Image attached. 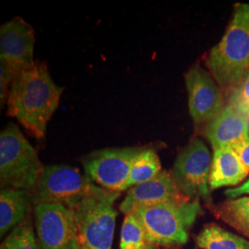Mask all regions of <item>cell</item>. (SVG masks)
Instances as JSON below:
<instances>
[{"instance_id":"7a4b0ae2","label":"cell","mask_w":249,"mask_h":249,"mask_svg":"<svg viewBox=\"0 0 249 249\" xmlns=\"http://www.w3.org/2000/svg\"><path fill=\"white\" fill-rule=\"evenodd\" d=\"M206 64L223 89H232L249 70V5L235 6L233 18Z\"/></svg>"},{"instance_id":"8fae6325","label":"cell","mask_w":249,"mask_h":249,"mask_svg":"<svg viewBox=\"0 0 249 249\" xmlns=\"http://www.w3.org/2000/svg\"><path fill=\"white\" fill-rule=\"evenodd\" d=\"M189 114L196 124L210 123L224 108L223 94L212 77L199 66L186 75Z\"/></svg>"},{"instance_id":"ffe728a7","label":"cell","mask_w":249,"mask_h":249,"mask_svg":"<svg viewBox=\"0 0 249 249\" xmlns=\"http://www.w3.org/2000/svg\"><path fill=\"white\" fill-rule=\"evenodd\" d=\"M31 220L18 225L1 244V249H39Z\"/></svg>"},{"instance_id":"ba28073f","label":"cell","mask_w":249,"mask_h":249,"mask_svg":"<svg viewBox=\"0 0 249 249\" xmlns=\"http://www.w3.org/2000/svg\"><path fill=\"white\" fill-rule=\"evenodd\" d=\"M212 163L209 149L198 139L193 140L179 152L174 164L173 177L179 188L190 199L201 196L210 202L209 180Z\"/></svg>"},{"instance_id":"d4e9b609","label":"cell","mask_w":249,"mask_h":249,"mask_svg":"<svg viewBox=\"0 0 249 249\" xmlns=\"http://www.w3.org/2000/svg\"></svg>"},{"instance_id":"52a82bcc","label":"cell","mask_w":249,"mask_h":249,"mask_svg":"<svg viewBox=\"0 0 249 249\" xmlns=\"http://www.w3.org/2000/svg\"><path fill=\"white\" fill-rule=\"evenodd\" d=\"M147 147L107 148L90 152L82 160L85 175L99 187L121 192L134 162Z\"/></svg>"},{"instance_id":"603a6c76","label":"cell","mask_w":249,"mask_h":249,"mask_svg":"<svg viewBox=\"0 0 249 249\" xmlns=\"http://www.w3.org/2000/svg\"><path fill=\"white\" fill-rule=\"evenodd\" d=\"M225 195L231 199L236 198L243 195H249V179L246 183L241 185L240 187L227 189L225 191Z\"/></svg>"},{"instance_id":"2e32d148","label":"cell","mask_w":249,"mask_h":249,"mask_svg":"<svg viewBox=\"0 0 249 249\" xmlns=\"http://www.w3.org/2000/svg\"><path fill=\"white\" fill-rule=\"evenodd\" d=\"M196 245L202 249H249V241L213 223L200 231L196 237Z\"/></svg>"},{"instance_id":"30bf717a","label":"cell","mask_w":249,"mask_h":249,"mask_svg":"<svg viewBox=\"0 0 249 249\" xmlns=\"http://www.w3.org/2000/svg\"><path fill=\"white\" fill-rule=\"evenodd\" d=\"M35 30L23 18L16 17L0 27V63L16 78L36 61Z\"/></svg>"},{"instance_id":"44dd1931","label":"cell","mask_w":249,"mask_h":249,"mask_svg":"<svg viewBox=\"0 0 249 249\" xmlns=\"http://www.w3.org/2000/svg\"><path fill=\"white\" fill-rule=\"evenodd\" d=\"M229 105L242 116H249V70L240 82L231 89Z\"/></svg>"},{"instance_id":"4fadbf2b","label":"cell","mask_w":249,"mask_h":249,"mask_svg":"<svg viewBox=\"0 0 249 249\" xmlns=\"http://www.w3.org/2000/svg\"><path fill=\"white\" fill-rule=\"evenodd\" d=\"M205 136L212 144L213 151L231 147L249 137L247 117L230 106L224 107L219 116L207 124Z\"/></svg>"},{"instance_id":"ac0fdd59","label":"cell","mask_w":249,"mask_h":249,"mask_svg":"<svg viewBox=\"0 0 249 249\" xmlns=\"http://www.w3.org/2000/svg\"><path fill=\"white\" fill-rule=\"evenodd\" d=\"M161 172V164L157 153L147 148L135 160L124 190L151 181L159 177Z\"/></svg>"},{"instance_id":"277c9868","label":"cell","mask_w":249,"mask_h":249,"mask_svg":"<svg viewBox=\"0 0 249 249\" xmlns=\"http://www.w3.org/2000/svg\"><path fill=\"white\" fill-rule=\"evenodd\" d=\"M38 152L14 123L0 133L1 188L32 192L44 170Z\"/></svg>"},{"instance_id":"e0dca14e","label":"cell","mask_w":249,"mask_h":249,"mask_svg":"<svg viewBox=\"0 0 249 249\" xmlns=\"http://www.w3.org/2000/svg\"><path fill=\"white\" fill-rule=\"evenodd\" d=\"M214 213L224 223L249 237V196L226 200L214 209Z\"/></svg>"},{"instance_id":"6da1fadb","label":"cell","mask_w":249,"mask_h":249,"mask_svg":"<svg viewBox=\"0 0 249 249\" xmlns=\"http://www.w3.org/2000/svg\"><path fill=\"white\" fill-rule=\"evenodd\" d=\"M63 90L45 64L36 62L13 81L7 101L8 116L16 118L36 139H44Z\"/></svg>"},{"instance_id":"3957f363","label":"cell","mask_w":249,"mask_h":249,"mask_svg":"<svg viewBox=\"0 0 249 249\" xmlns=\"http://www.w3.org/2000/svg\"><path fill=\"white\" fill-rule=\"evenodd\" d=\"M119 195L96 186L71 210L78 249H112L117 217L114 203Z\"/></svg>"},{"instance_id":"9c48e42d","label":"cell","mask_w":249,"mask_h":249,"mask_svg":"<svg viewBox=\"0 0 249 249\" xmlns=\"http://www.w3.org/2000/svg\"><path fill=\"white\" fill-rule=\"evenodd\" d=\"M35 216L41 249H78L71 210L60 205L38 204Z\"/></svg>"},{"instance_id":"d6986e66","label":"cell","mask_w":249,"mask_h":249,"mask_svg":"<svg viewBox=\"0 0 249 249\" xmlns=\"http://www.w3.org/2000/svg\"><path fill=\"white\" fill-rule=\"evenodd\" d=\"M149 244L142 223L136 214L125 215L121 230L120 249H143Z\"/></svg>"},{"instance_id":"9a60e30c","label":"cell","mask_w":249,"mask_h":249,"mask_svg":"<svg viewBox=\"0 0 249 249\" xmlns=\"http://www.w3.org/2000/svg\"><path fill=\"white\" fill-rule=\"evenodd\" d=\"M34 204L31 192L21 189L1 188L0 191V236L12 231L26 221Z\"/></svg>"},{"instance_id":"5b68a950","label":"cell","mask_w":249,"mask_h":249,"mask_svg":"<svg viewBox=\"0 0 249 249\" xmlns=\"http://www.w3.org/2000/svg\"><path fill=\"white\" fill-rule=\"evenodd\" d=\"M199 198L185 203H163L142 208L134 214L140 219L149 243L179 246L188 240V230L201 213Z\"/></svg>"},{"instance_id":"7402d4cb","label":"cell","mask_w":249,"mask_h":249,"mask_svg":"<svg viewBox=\"0 0 249 249\" xmlns=\"http://www.w3.org/2000/svg\"><path fill=\"white\" fill-rule=\"evenodd\" d=\"M231 149L238 155L243 164L249 171V137L232 145Z\"/></svg>"},{"instance_id":"7c38bea8","label":"cell","mask_w":249,"mask_h":249,"mask_svg":"<svg viewBox=\"0 0 249 249\" xmlns=\"http://www.w3.org/2000/svg\"><path fill=\"white\" fill-rule=\"evenodd\" d=\"M188 201L191 199L179 188L173 175L162 171L160 176L153 180L129 188L119 209L127 215L145 207Z\"/></svg>"},{"instance_id":"8992f818","label":"cell","mask_w":249,"mask_h":249,"mask_svg":"<svg viewBox=\"0 0 249 249\" xmlns=\"http://www.w3.org/2000/svg\"><path fill=\"white\" fill-rule=\"evenodd\" d=\"M96 186L78 168L52 164L44 167L31 194L35 206L56 204L73 210Z\"/></svg>"},{"instance_id":"cb8c5ba5","label":"cell","mask_w":249,"mask_h":249,"mask_svg":"<svg viewBox=\"0 0 249 249\" xmlns=\"http://www.w3.org/2000/svg\"><path fill=\"white\" fill-rule=\"evenodd\" d=\"M143 249H159L158 246L154 245V244H149L146 248H144Z\"/></svg>"},{"instance_id":"5bb4252c","label":"cell","mask_w":249,"mask_h":249,"mask_svg":"<svg viewBox=\"0 0 249 249\" xmlns=\"http://www.w3.org/2000/svg\"><path fill=\"white\" fill-rule=\"evenodd\" d=\"M249 174V170L231 147L215 150L210 173V188L216 189L235 186L247 178Z\"/></svg>"}]
</instances>
